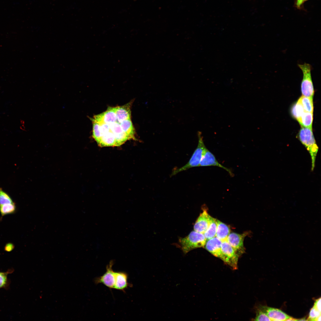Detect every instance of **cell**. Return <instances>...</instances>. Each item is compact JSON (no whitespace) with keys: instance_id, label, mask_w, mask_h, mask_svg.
Masks as SVG:
<instances>
[{"instance_id":"6da1fadb","label":"cell","mask_w":321,"mask_h":321,"mask_svg":"<svg viewBox=\"0 0 321 321\" xmlns=\"http://www.w3.org/2000/svg\"><path fill=\"white\" fill-rule=\"evenodd\" d=\"M298 138L300 141L308 151L311 155V170L312 171L315 167V160L318 150V147L316 144L312 129L301 127L298 134Z\"/></svg>"},{"instance_id":"7a4b0ae2","label":"cell","mask_w":321,"mask_h":321,"mask_svg":"<svg viewBox=\"0 0 321 321\" xmlns=\"http://www.w3.org/2000/svg\"><path fill=\"white\" fill-rule=\"evenodd\" d=\"M206 240L203 234L194 230L186 237L180 238L179 242L181 249L186 254L194 249L204 247Z\"/></svg>"},{"instance_id":"3957f363","label":"cell","mask_w":321,"mask_h":321,"mask_svg":"<svg viewBox=\"0 0 321 321\" xmlns=\"http://www.w3.org/2000/svg\"><path fill=\"white\" fill-rule=\"evenodd\" d=\"M198 136L199 139L198 145L190 160L187 163L182 167L174 169L172 171L171 176L174 175L180 172L186 170L190 168L199 166L200 161L207 148L204 144L200 132H198Z\"/></svg>"},{"instance_id":"277c9868","label":"cell","mask_w":321,"mask_h":321,"mask_svg":"<svg viewBox=\"0 0 321 321\" xmlns=\"http://www.w3.org/2000/svg\"><path fill=\"white\" fill-rule=\"evenodd\" d=\"M298 66L303 74L301 84L302 96L313 98L314 90L311 73V66L310 64L306 63L302 64H298Z\"/></svg>"},{"instance_id":"5b68a950","label":"cell","mask_w":321,"mask_h":321,"mask_svg":"<svg viewBox=\"0 0 321 321\" xmlns=\"http://www.w3.org/2000/svg\"><path fill=\"white\" fill-rule=\"evenodd\" d=\"M240 256L226 241L222 242L220 259L232 269H238V263Z\"/></svg>"},{"instance_id":"8992f818","label":"cell","mask_w":321,"mask_h":321,"mask_svg":"<svg viewBox=\"0 0 321 321\" xmlns=\"http://www.w3.org/2000/svg\"><path fill=\"white\" fill-rule=\"evenodd\" d=\"M114 261L111 260L106 268V271L102 276L95 278V284H102L110 289H114L115 281V272L112 269Z\"/></svg>"},{"instance_id":"52a82bcc","label":"cell","mask_w":321,"mask_h":321,"mask_svg":"<svg viewBox=\"0 0 321 321\" xmlns=\"http://www.w3.org/2000/svg\"><path fill=\"white\" fill-rule=\"evenodd\" d=\"M247 233L245 232L239 234L232 232L229 234L226 239V241L240 256L245 252L243 241Z\"/></svg>"},{"instance_id":"ba28073f","label":"cell","mask_w":321,"mask_h":321,"mask_svg":"<svg viewBox=\"0 0 321 321\" xmlns=\"http://www.w3.org/2000/svg\"><path fill=\"white\" fill-rule=\"evenodd\" d=\"M215 166L221 168L226 171L231 176H233V174L230 169L220 163L213 154L207 148L200 161L199 166Z\"/></svg>"},{"instance_id":"9c48e42d","label":"cell","mask_w":321,"mask_h":321,"mask_svg":"<svg viewBox=\"0 0 321 321\" xmlns=\"http://www.w3.org/2000/svg\"><path fill=\"white\" fill-rule=\"evenodd\" d=\"M259 308L267 314L271 321H286L290 317L278 309L265 306H261Z\"/></svg>"},{"instance_id":"30bf717a","label":"cell","mask_w":321,"mask_h":321,"mask_svg":"<svg viewBox=\"0 0 321 321\" xmlns=\"http://www.w3.org/2000/svg\"><path fill=\"white\" fill-rule=\"evenodd\" d=\"M128 274L125 271L115 272V281L114 289L125 292V290L133 285L128 281Z\"/></svg>"},{"instance_id":"8fae6325","label":"cell","mask_w":321,"mask_h":321,"mask_svg":"<svg viewBox=\"0 0 321 321\" xmlns=\"http://www.w3.org/2000/svg\"><path fill=\"white\" fill-rule=\"evenodd\" d=\"M210 217L207 210L204 209L194 224V230L198 232L204 234L209 225Z\"/></svg>"},{"instance_id":"7c38bea8","label":"cell","mask_w":321,"mask_h":321,"mask_svg":"<svg viewBox=\"0 0 321 321\" xmlns=\"http://www.w3.org/2000/svg\"><path fill=\"white\" fill-rule=\"evenodd\" d=\"M222 242L216 236L207 240L204 247L214 256L220 259Z\"/></svg>"},{"instance_id":"4fadbf2b","label":"cell","mask_w":321,"mask_h":321,"mask_svg":"<svg viewBox=\"0 0 321 321\" xmlns=\"http://www.w3.org/2000/svg\"><path fill=\"white\" fill-rule=\"evenodd\" d=\"M132 102L123 106L116 107V114L118 121L121 123L124 120L130 119V108Z\"/></svg>"},{"instance_id":"5bb4252c","label":"cell","mask_w":321,"mask_h":321,"mask_svg":"<svg viewBox=\"0 0 321 321\" xmlns=\"http://www.w3.org/2000/svg\"><path fill=\"white\" fill-rule=\"evenodd\" d=\"M217 228L215 236L222 242L226 241L230 233V230L229 227L224 223L217 220Z\"/></svg>"},{"instance_id":"9a60e30c","label":"cell","mask_w":321,"mask_h":321,"mask_svg":"<svg viewBox=\"0 0 321 321\" xmlns=\"http://www.w3.org/2000/svg\"><path fill=\"white\" fill-rule=\"evenodd\" d=\"M217 220L211 216L209 225L203 234L207 240L215 237L217 228Z\"/></svg>"},{"instance_id":"2e32d148","label":"cell","mask_w":321,"mask_h":321,"mask_svg":"<svg viewBox=\"0 0 321 321\" xmlns=\"http://www.w3.org/2000/svg\"><path fill=\"white\" fill-rule=\"evenodd\" d=\"M313 113L305 111L297 120L301 127L312 129Z\"/></svg>"},{"instance_id":"e0dca14e","label":"cell","mask_w":321,"mask_h":321,"mask_svg":"<svg viewBox=\"0 0 321 321\" xmlns=\"http://www.w3.org/2000/svg\"><path fill=\"white\" fill-rule=\"evenodd\" d=\"M122 130L125 133L130 139H135V131L130 119L123 121L120 123Z\"/></svg>"},{"instance_id":"ac0fdd59","label":"cell","mask_w":321,"mask_h":321,"mask_svg":"<svg viewBox=\"0 0 321 321\" xmlns=\"http://www.w3.org/2000/svg\"><path fill=\"white\" fill-rule=\"evenodd\" d=\"M14 271L13 268L8 270L6 272H0V289L4 288L7 289L9 288L10 281L8 278V275Z\"/></svg>"},{"instance_id":"d6986e66","label":"cell","mask_w":321,"mask_h":321,"mask_svg":"<svg viewBox=\"0 0 321 321\" xmlns=\"http://www.w3.org/2000/svg\"><path fill=\"white\" fill-rule=\"evenodd\" d=\"M313 99V98L302 96L298 100L306 112L313 113L314 107Z\"/></svg>"},{"instance_id":"ffe728a7","label":"cell","mask_w":321,"mask_h":321,"mask_svg":"<svg viewBox=\"0 0 321 321\" xmlns=\"http://www.w3.org/2000/svg\"><path fill=\"white\" fill-rule=\"evenodd\" d=\"M305 111L302 105L298 100L293 106L291 109L292 116L297 120Z\"/></svg>"},{"instance_id":"44dd1931","label":"cell","mask_w":321,"mask_h":321,"mask_svg":"<svg viewBox=\"0 0 321 321\" xmlns=\"http://www.w3.org/2000/svg\"><path fill=\"white\" fill-rule=\"evenodd\" d=\"M16 210V207L13 202L12 203L0 205V212L2 216L14 213Z\"/></svg>"},{"instance_id":"7402d4cb","label":"cell","mask_w":321,"mask_h":321,"mask_svg":"<svg viewBox=\"0 0 321 321\" xmlns=\"http://www.w3.org/2000/svg\"><path fill=\"white\" fill-rule=\"evenodd\" d=\"M93 122V137L97 142L101 136L100 125L99 123L92 119Z\"/></svg>"},{"instance_id":"603a6c76","label":"cell","mask_w":321,"mask_h":321,"mask_svg":"<svg viewBox=\"0 0 321 321\" xmlns=\"http://www.w3.org/2000/svg\"><path fill=\"white\" fill-rule=\"evenodd\" d=\"M10 196L0 188V205L13 203Z\"/></svg>"},{"instance_id":"cb8c5ba5","label":"cell","mask_w":321,"mask_h":321,"mask_svg":"<svg viewBox=\"0 0 321 321\" xmlns=\"http://www.w3.org/2000/svg\"><path fill=\"white\" fill-rule=\"evenodd\" d=\"M255 321H271L267 314L259 308L256 311V316L254 320Z\"/></svg>"},{"instance_id":"d4e9b609","label":"cell","mask_w":321,"mask_h":321,"mask_svg":"<svg viewBox=\"0 0 321 321\" xmlns=\"http://www.w3.org/2000/svg\"><path fill=\"white\" fill-rule=\"evenodd\" d=\"M320 315L321 312L313 306L310 311L308 320L316 321L317 318Z\"/></svg>"},{"instance_id":"484cf974","label":"cell","mask_w":321,"mask_h":321,"mask_svg":"<svg viewBox=\"0 0 321 321\" xmlns=\"http://www.w3.org/2000/svg\"><path fill=\"white\" fill-rule=\"evenodd\" d=\"M14 248V245L11 243H7L4 247L5 251L9 252L12 251Z\"/></svg>"},{"instance_id":"4316f807","label":"cell","mask_w":321,"mask_h":321,"mask_svg":"<svg viewBox=\"0 0 321 321\" xmlns=\"http://www.w3.org/2000/svg\"><path fill=\"white\" fill-rule=\"evenodd\" d=\"M313 306L320 312L321 311L320 298L316 300Z\"/></svg>"},{"instance_id":"83f0119b","label":"cell","mask_w":321,"mask_h":321,"mask_svg":"<svg viewBox=\"0 0 321 321\" xmlns=\"http://www.w3.org/2000/svg\"><path fill=\"white\" fill-rule=\"evenodd\" d=\"M308 0H296L295 6L298 9L301 8L303 3Z\"/></svg>"},{"instance_id":"f1b7e54d","label":"cell","mask_w":321,"mask_h":321,"mask_svg":"<svg viewBox=\"0 0 321 321\" xmlns=\"http://www.w3.org/2000/svg\"><path fill=\"white\" fill-rule=\"evenodd\" d=\"M298 320L296 319L290 317L289 318H288L286 320V321H297Z\"/></svg>"},{"instance_id":"f546056e","label":"cell","mask_w":321,"mask_h":321,"mask_svg":"<svg viewBox=\"0 0 321 321\" xmlns=\"http://www.w3.org/2000/svg\"><path fill=\"white\" fill-rule=\"evenodd\" d=\"M321 315L319 316V317H318L317 318V319H316V321H320L321 320Z\"/></svg>"}]
</instances>
